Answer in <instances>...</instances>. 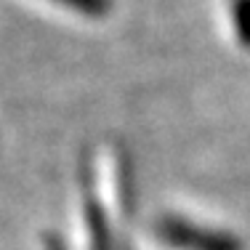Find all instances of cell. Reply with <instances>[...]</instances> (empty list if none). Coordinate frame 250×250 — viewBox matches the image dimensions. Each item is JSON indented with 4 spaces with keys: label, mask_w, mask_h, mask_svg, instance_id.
<instances>
[{
    "label": "cell",
    "mask_w": 250,
    "mask_h": 250,
    "mask_svg": "<svg viewBox=\"0 0 250 250\" xmlns=\"http://www.w3.org/2000/svg\"><path fill=\"white\" fill-rule=\"evenodd\" d=\"M77 8H96V0H69Z\"/></svg>",
    "instance_id": "cell-1"
}]
</instances>
